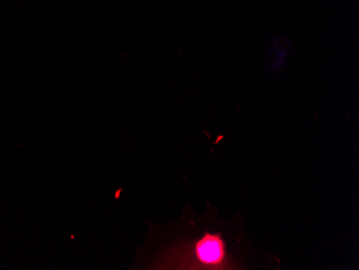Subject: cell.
I'll use <instances>...</instances> for the list:
<instances>
[{"instance_id":"cell-1","label":"cell","mask_w":359,"mask_h":270,"mask_svg":"<svg viewBox=\"0 0 359 270\" xmlns=\"http://www.w3.org/2000/svg\"><path fill=\"white\" fill-rule=\"evenodd\" d=\"M276 255L258 250L244 229L240 215L219 217L210 205L198 215L191 207L179 220L149 225L144 245L137 251L130 269L252 270L280 269Z\"/></svg>"}]
</instances>
